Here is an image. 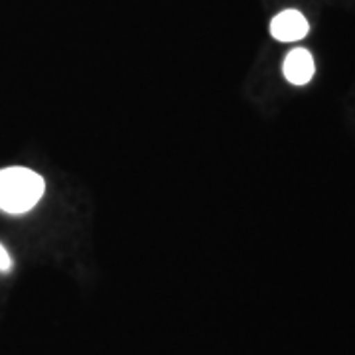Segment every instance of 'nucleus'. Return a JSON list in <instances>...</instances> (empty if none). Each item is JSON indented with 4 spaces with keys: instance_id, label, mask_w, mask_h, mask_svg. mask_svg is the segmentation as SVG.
Wrapping results in <instances>:
<instances>
[{
    "instance_id": "4",
    "label": "nucleus",
    "mask_w": 355,
    "mask_h": 355,
    "mask_svg": "<svg viewBox=\"0 0 355 355\" xmlns=\"http://www.w3.org/2000/svg\"><path fill=\"white\" fill-rule=\"evenodd\" d=\"M10 268H12V259L8 251L0 245V272H8Z\"/></svg>"
},
{
    "instance_id": "2",
    "label": "nucleus",
    "mask_w": 355,
    "mask_h": 355,
    "mask_svg": "<svg viewBox=\"0 0 355 355\" xmlns=\"http://www.w3.org/2000/svg\"><path fill=\"white\" fill-rule=\"evenodd\" d=\"M310 32L306 16L298 10H282L270 20V34L279 42H298Z\"/></svg>"
},
{
    "instance_id": "3",
    "label": "nucleus",
    "mask_w": 355,
    "mask_h": 355,
    "mask_svg": "<svg viewBox=\"0 0 355 355\" xmlns=\"http://www.w3.org/2000/svg\"><path fill=\"white\" fill-rule=\"evenodd\" d=\"M314 71H316L314 58L304 48H296V50L288 51V55L284 58L282 73L292 85H298V87L308 85L312 81V77H314Z\"/></svg>"
},
{
    "instance_id": "1",
    "label": "nucleus",
    "mask_w": 355,
    "mask_h": 355,
    "mask_svg": "<svg viewBox=\"0 0 355 355\" xmlns=\"http://www.w3.org/2000/svg\"><path fill=\"white\" fill-rule=\"evenodd\" d=\"M46 182L38 172L24 166L0 170V209L10 216H24L44 198Z\"/></svg>"
}]
</instances>
